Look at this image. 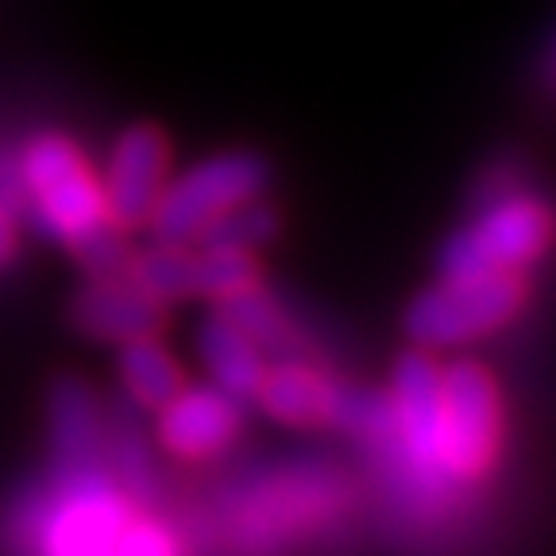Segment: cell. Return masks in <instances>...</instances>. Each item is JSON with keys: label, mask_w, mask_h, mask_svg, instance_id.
Here are the masks:
<instances>
[{"label": "cell", "mask_w": 556, "mask_h": 556, "mask_svg": "<svg viewBox=\"0 0 556 556\" xmlns=\"http://www.w3.org/2000/svg\"><path fill=\"white\" fill-rule=\"evenodd\" d=\"M131 521L128 498L113 476L97 468L54 471V486L20 510L16 538L31 556H113Z\"/></svg>", "instance_id": "obj_1"}, {"label": "cell", "mask_w": 556, "mask_h": 556, "mask_svg": "<svg viewBox=\"0 0 556 556\" xmlns=\"http://www.w3.org/2000/svg\"><path fill=\"white\" fill-rule=\"evenodd\" d=\"M16 163L24 186V217L35 225V232L74 243L89 228L109 220L101 182L66 136L47 131L31 139Z\"/></svg>", "instance_id": "obj_2"}, {"label": "cell", "mask_w": 556, "mask_h": 556, "mask_svg": "<svg viewBox=\"0 0 556 556\" xmlns=\"http://www.w3.org/2000/svg\"><path fill=\"white\" fill-rule=\"evenodd\" d=\"M263 186H267V163L255 151H228L190 166L182 178L163 186L151 208L148 220L155 228V240L190 248L225 208L260 198Z\"/></svg>", "instance_id": "obj_3"}, {"label": "cell", "mask_w": 556, "mask_h": 556, "mask_svg": "<svg viewBox=\"0 0 556 556\" xmlns=\"http://www.w3.org/2000/svg\"><path fill=\"white\" fill-rule=\"evenodd\" d=\"M521 278L514 270H486L476 278H448L417 298L406 313V332L417 344H464L510 321L521 305Z\"/></svg>", "instance_id": "obj_4"}, {"label": "cell", "mask_w": 556, "mask_h": 556, "mask_svg": "<svg viewBox=\"0 0 556 556\" xmlns=\"http://www.w3.org/2000/svg\"><path fill=\"white\" fill-rule=\"evenodd\" d=\"M553 236V217L541 201L498 198L476 228L456 232L441 252V267L452 278H476L486 270H518L538 260Z\"/></svg>", "instance_id": "obj_5"}, {"label": "cell", "mask_w": 556, "mask_h": 556, "mask_svg": "<svg viewBox=\"0 0 556 556\" xmlns=\"http://www.w3.org/2000/svg\"><path fill=\"white\" fill-rule=\"evenodd\" d=\"M498 437V391L479 364L441 375V468L452 476L479 471Z\"/></svg>", "instance_id": "obj_6"}, {"label": "cell", "mask_w": 556, "mask_h": 556, "mask_svg": "<svg viewBox=\"0 0 556 556\" xmlns=\"http://www.w3.org/2000/svg\"><path fill=\"white\" fill-rule=\"evenodd\" d=\"M166 163H170V143L151 124H136L116 139L101 186L104 213L113 225H148L151 208L166 186Z\"/></svg>", "instance_id": "obj_7"}, {"label": "cell", "mask_w": 556, "mask_h": 556, "mask_svg": "<svg viewBox=\"0 0 556 556\" xmlns=\"http://www.w3.org/2000/svg\"><path fill=\"white\" fill-rule=\"evenodd\" d=\"M240 429V399L220 387H178L159 406V441L186 460L220 452Z\"/></svg>", "instance_id": "obj_8"}, {"label": "cell", "mask_w": 556, "mask_h": 556, "mask_svg": "<svg viewBox=\"0 0 556 556\" xmlns=\"http://www.w3.org/2000/svg\"><path fill=\"white\" fill-rule=\"evenodd\" d=\"M74 325L93 340L128 344L163 329V302L139 290L128 275H97L74 302Z\"/></svg>", "instance_id": "obj_9"}, {"label": "cell", "mask_w": 556, "mask_h": 556, "mask_svg": "<svg viewBox=\"0 0 556 556\" xmlns=\"http://www.w3.org/2000/svg\"><path fill=\"white\" fill-rule=\"evenodd\" d=\"M394 426L421 468H441V371L421 352H406L394 371Z\"/></svg>", "instance_id": "obj_10"}, {"label": "cell", "mask_w": 556, "mask_h": 556, "mask_svg": "<svg viewBox=\"0 0 556 556\" xmlns=\"http://www.w3.org/2000/svg\"><path fill=\"white\" fill-rule=\"evenodd\" d=\"M51 444L59 471L101 464V426L86 382L62 379L51 391Z\"/></svg>", "instance_id": "obj_11"}, {"label": "cell", "mask_w": 556, "mask_h": 556, "mask_svg": "<svg viewBox=\"0 0 556 556\" xmlns=\"http://www.w3.org/2000/svg\"><path fill=\"white\" fill-rule=\"evenodd\" d=\"M198 352H201V364H205L208 379H213V387H220V391H228L240 402L260 391V379H263V371H267L260 348L243 337L232 321H225L220 313L201 329Z\"/></svg>", "instance_id": "obj_12"}, {"label": "cell", "mask_w": 556, "mask_h": 556, "mask_svg": "<svg viewBox=\"0 0 556 556\" xmlns=\"http://www.w3.org/2000/svg\"><path fill=\"white\" fill-rule=\"evenodd\" d=\"M329 394L332 387L313 375L302 364H278L267 367L260 379L255 399L263 402L270 417L290 421V426H309V421H325L329 417Z\"/></svg>", "instance_id": "obj_13"}, {"label": "cell", "mask_w": 556, "mask_h": 556, "mask_svg": "<svg viewBox=\"0 0 556 556\" xmlns=\"http://www.w3.org/2000/svg\"><path fill=\"white\" fill-rule=\"evenodd\" d=\"M121 382L124 391L131 394V402L159 409L182 387V367L155 337H139L128 340L121 352Z\"/></svg>", "instance_id": "obj_14"}, {"label": "cell", "mask_w": 556, "mask_h": 556, "mask_svg": "<svg viewBox=\"0 0 556 556\" xmlns=\"http://www.w3.org/2000/svg\"><path fill=\"white\" fill-rule=\"evenodd\" d=\"M131 282L139 290H148L155 302H178V298L193 294V255L182 243H163L148 248L143 255L128 260Z\"/></svg>", "instance_id": "obj_15"}, {"label": "cell", "mask_w": 556, "mask_h": 556, "mask_svg": "<svg viewBox=\"0 0 556 556\" xmlns=\"http://www.w3.org/2000/svg\"><path fill=\"white\" fill-rule=\"evenodd\" d=\"M220 317L232 321L255 348H275L278 352V348L294 344V329H290L287 313L278 309L275 298L263 294L260 287H248L240 294L225 298L220 302Z\"/></svg>", "instance_id": "obj_16"}, {"label": "cell", "mask_w": 556, "mask_h": 556, "mask_svg": "<svg viewBox=\"0 0 556 556\" xmlns=\"http://www.w3.org/2000/svg\"><path fill=\"white\" fill-rule=\"evenodd\" d=\"M278 232L275 208L263 205L260 198L240 201V205L225 208L205 232L198 236L201 248H236V252H252L260 243H267Z\"/></svg>", "instance_id": "obj_17"}, {"label": "cell", "mask_w": 556, "mask_h": 556, "mask_svg": "<svg viewBox=\"0 0 556 556\" xmlns=\"http://www.w3.org/2000/svg\"><path fill=\"white\" fill-rule=\"evenodd\" d=\"M255 278H260V267H255V260L248 252L205 248L201 255H193V294L225 302V298L255 287Z\"/></svg>", "instance_id": "obj_18"}, {"label": "cell", "mask_w": 556, "mask_h": 556, "mask_svg": "<svg viewBox=\"0 0 556 556\" xmlns=\"http://www.w3.org/2000/svg\"><path fill=\"white\" fill-rule=\"evenodd\" d=\"M70 252L78 255V263L89 275H124L128 270V243H124V228L113 220H101L97 228H89L86 236L70 243Z\"/></svg>", "instance_id": "obj_19"}, {"label": "cell", "mask_w": 556, "mask_h": 556, "mask_svg": "<svg viewBox=\"0 0 556 556\" xmlns=\"http://www.w3.org/2000/svg\"><path fill=\"white\" fill-rule=\"evenodd\" d=\"M20 217H24V186L16 155H0V270L16 260Z\"/></svg>", "instance_id": "obj_20"}, {"label": "cell", "mask_w": 556, "mask_h": 556, "mask_svg": "<svg viewBox=\"0 0 556 556\" xmlns=\"http://www.w3.org/2000/svg\"><path fill=\"white\" fill-rule=\"evenodd\" d=\"M113 556H178V545H174L170 530H163L159 521L131 518L116 538Z\"/></svg>", "instance_id": "obj_21"}, {"label": "cell", "mask_w": 556, "mask_h": 556, "mask_svg": "<svg viewBox=\"0 0 556 556\" xmlns=\"http://www.w3.org/2000/svg\"><path fill=\"white\" fill-rule=\"evenodd\" d=\"M116 468H121L124 491H148L151 471L148 456H143V444L136 441V429H116Z\"/></svg>", "instance_id": "obj_22"}]
</instances>
